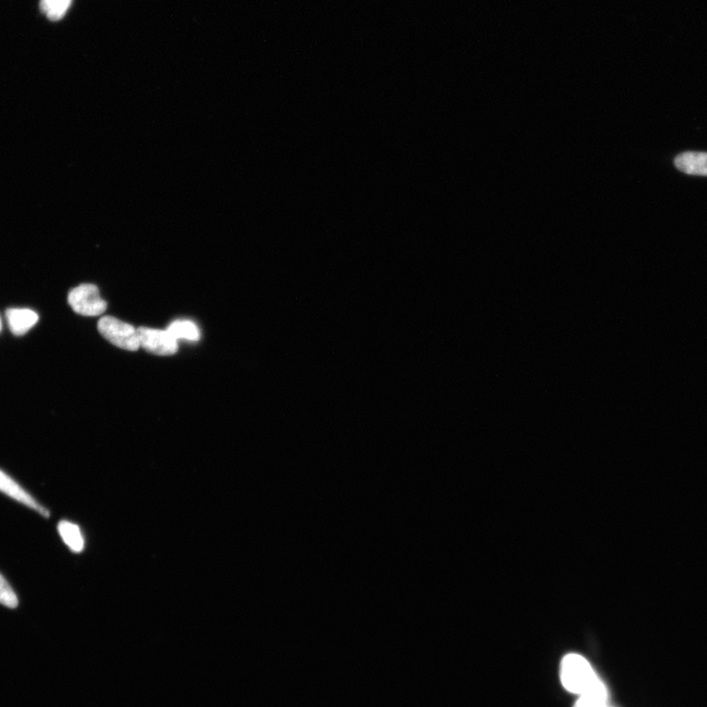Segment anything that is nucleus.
Listing matches in <instances>:
<instances>
[{
  "instance_id": "0eeeda50",
  "label": "nucleus",
  "mask_w": 707,
  "mask_h": 707,
  "mask_svg": "<svg viewBox=\"0 0 707 707\" xmlns=\"http://www.w3.org/2000/svg\"><path fill=\"white\" fill-rule=\"evenodd\" d=\"M674 164L685 174L707 176V153H683L675 157Z\"/></svg>"
},
{
  "instance_id": "9d476101",
  "label": "nucleus",
  "mask_w": 707,
  "mask_h": 707,
  "mask_svg": "<svg viewBox=\"0 0 707 707\" xmlns=\"http://www.w3.org/2000/svg\"><path fill=\"white\" fill-rule=\"evenodd\" d=\"M72 0H40V10L49 20L59 21L67 13Z\"/></svg>"
},
{
  "instance_id": "6e6552de",
  "label": "nucleus",
  "mask_w": 707,
  "mask_h": 707,
  "mask_svg": "<svg viewBox=\"0 0 707 707\" xmlns=\"http://www.w3.org/2000/svg\"><path fill=\"white\" fill-rule=\"evenodd\" d=\"M58 532L63 542L70 548L73 552H81L85 546L80 527L67 521H61L58 524Z\"/></svg>"
},
{
  "instance_id": "39448f33",
  "label": "nucleus",
  "mask_w": 707,
  "mask_h": 707,
  "mask_svg": "<svg viewBox=\"0 0 707 707\" xmlns=\"http://www.w3.org/2000/svg\"><path fill=\"white\" fill-rule=\"evenodd\" d=\"M0 491L8 495L9 498H12L16 501L28 506L29 508L36 510L40 515L46 517V518H49V511L38 503L33 499V496L30 495L25 490L21 488L16 482L7 476V474L3 471H0Z\"/></svg>"
},
{
  "instance_id": "f8f14e48",
  "label": "nucleus",
  "mask_w": 707,
  "mask_h": 707,
  "mask_svg": "<svg viewBox=\"0 0 707 707\" xmlns=\"http://www.w3.org/2000/svg\"><path fill=\"white\" fill-rule=\"evenodd\" d=\"M575 707H610L606 701L579 699Z\"/></svg>"
},
{
  "instance_id": "f03ea898",
  "label": "nucleus",
  "mask_w": 707,
  "mask_h": 707,
  "mask_svg": "<svg viewBox=\"0 0 707 707\" xmlns=\"http://www.w3.org/2000/svg\"><path fill=\"white\" fill-rule=\"evenodd\" d=\"M98 330L105 340L120 349L137 351L140 348L135 327L113 316H103L99 321Z\"/></svg>"
},
{
  "instance_id": "1a4fd4ad",
  "label": "nucleus",
  "mask_w": 707,
  "mask_h": 707,
  "mask_svg": "<svg viewBox=\"0 0 707 707\" xmlns=\"http://www.w3.org/2000/svg\"><path fill=\"white\" fill-rule=\"evenodd\" d=\"M176 340H183L196 342L199 340L200 332L197 324L191 321H175L166 330Z\"/></svg>"
},
{
  "instance_id": "9b49d317",
  "label": "nucleus",
  "mask_w": 707,
  "mask_h": 707,
  "mask_svg": "<svg viewBox=\"0 0 707 707\" xmlns=\"http://www.w3.org/2000/svg\"><path fill=\"white\" fill-rule=\"evenodd\" d=\"M0 605L8 608H16L18 606L17 596L2 574H0Z\"/></svg>"
},
{
  "instance_id": "20e7f679",
  "label": "nucleus",
  "mask_w": 707,
  "mask_h": 707,
  "mask_svg": "<svg viewBox=\"0 0 707 707\" xmlns=\"http://www.w3.org/2000/svg\"><path fill=\"white\" fill-rule=\"evenodd\" d=\"M140 347L157 356H172L178 351V343L167 331L139 327L137 330Z\"/></svg>"
},
{
  "instance_id": "f257e3e1",
  "label": "nucleus",
  "mask_w": 707,
  "mask_h": 707,
  "mask_svg": "<svg viewBox=\"0 0 707 707\" xmlns=\"http://www.w3.org/2000/svg\"><path fill=\"white\" fill-rule=\"evenodd\" d=\"M561 677L569 692L579 695V699L606 701L608 691L592 665L579 654L571 653L561 663Z\"/></svg>"
},
{
  "instance_id": "ddd939ff",
  "label": "nucleus",
  "mask_w": 707,
  "mask_h": 707,
  "mask_svg": "<svg viewBox=\"0 0 707 707\" xmlns=\"http://www.w3.org/2000/svg\"><path fill=\"white\" fill-rule=\"evenodd\" d=\"M0 331H2V320H0Z\"/></svg>"
},
{
  "instance_id": "7ed1b4c3",
  "label": "nucleus",
  "mask_w": 707,
  "mask_h": 707,
  "mask_svg": "<svg viewBox=\"0 0 707 707\" xmlns=\"http://www.w3.org/2000/svg\"><path fill=\"white\" fill-rule=\"evenodd\" d=\"M68 303L74 312L85 316L101 315L108 308L107 302L101 297L99 288L93 284H82L72 289Z\"/></svg>"
},
{
  "instance_id": "423d86ee",
  "label": "nucleus",
  "mask_w": 707,
  "mask_h": 707,
  "mask_svg": "<svg viewBox=\"0 0 707 707\" xmlns=\"http://www.w3.org/2000/svg\"><path fill=\"white\" fill-rule=\"evenodd\" d=\"M10 331L15 336H23L39 322V315L30 309H10L6 313Z\"/></svg>"
}]
</instances>
